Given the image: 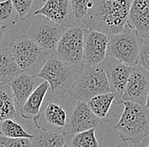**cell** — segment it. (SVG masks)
<instances>
[{"label": "cell", "instance_id": "obj_8", "mask_svg": "<svg viewBox=\"0 0 149 147\" xmlns=\"http://www.w3.org/2000/svg\"><path fill=\"white\" fill-rule=\"evenodd\" d=\"M82 25L83 23H78L66 28L54 52L63 60L75 65L83 63L85 27Z\"/></svg>", "mask_w": 149, "mask_h": 147}, {"label": "cell", "instance_id": "obj_11", "mask_svg": "<svg viewBox=\"0 0 149 147\" xmlns=\"http://www.w3.org/2000/svg\"><path fill=\"white\" fill-rule=\"evenodd\" d=\"M148 93L149 72L140 64L133 66L125 85L122 102L128 101L146 105Z\"/></svg>", "mask_w": 149, "mask_h": 147}, {"label": "cell", "instance_id": "obj_24", "mask_svg": "<svg viewBox=\"0 0 149 147\" xmlns=\"http://www.w3.org/2000/svg\"><path fill=\"white\" fill-rule=\"evenodd\" d=\"M96 129H91L79 132L72 135L67 146L70 147H98L99 143L96 136Z\"/></svg>", "mask_w": 149, "mask_h": 147}, {"label": "cell", "instance_id": "obj_18", "mask_svg": "<svg viewBox=\"0 0 149 147\" xmlns=\"http://www.w3.org/2000/svg\"><path fill=\"white\" fill-rule=\"evenodd\" d=\"M32 146L38 147H64L67 146L69 141L65 131L45 130L37 129L31 139Z\"/></svg>", "mask_w": 149, "mask_h": 147}, {"label": "cell", "instance_id": "obj_31", "mask_svg": "<svg viewBox=\"0 0 149 147\" xmlns=\"http://www.w3.org/2000/svg\"><path fill=\"white\" fill-rule=\"evenodd\" d=\"M148 146V147H149V143H148V145H147V146Z\"/></svg>", "mask_w": 149, "mask_h": 147}, {"label": "cell", "instance_id": "obj_4", "mask_svg": "<svg viewBox=\"0 0 149 147\" xmlns=\"http://www.w3.org/2000/svg\"><path fill=\"white\" fill-rule=\"evenodd\" d=\"M80 66L70 64L52 53L47 56L37 77L49 83L53 94L64 95L74 83Z\"/></svg>", "mask_w": 149, "mask_h": 147}, {"label": "cell", "instance_id": "obj_19", "mask_svg": "<svg viewBox=\"0 0 149 147\" xmlns=\"http://www.w3.org/2000/svg\"><path fill=\"white\" fill-rule=\"evenodd\" d=\"M22 72L15 59L8 48H0V82L9 83Z\"/></svg>", "mask_w": 149, "mask_h": 147}, {"label": "cell", "instance_id": "obj_20", "mask_svg": "<svg viewBox=\"0 0 149 147\" xmlns=\"http://www.w3.org/2000/svg\"><path fill=\"white\" fill-rule=\"evenodd\" d=\"M16 105L9 83L0 82V122L17 117Z\"/></svg>", "mask_w": 149, "mask_h": 147}, {"label": "cell", "instance_id": "obj_28", "mask_svg": "<svg viewBox=\"0 0 149 147\" xmlns=\"http://www.w3.org/2000/svg\"><path fill=\"white\" fill-rule=\"evenodd\" d=\"M139 64L149 72V34L144 37H139Z\"/></svg>", "mask_w": 149, "mask_h": 147}, {"label": "cell", "instance_id": "obj_3", "mask_svg": "<svg viewBox=\"0 0 149 147\" xmlns=\"http://www.w3.org/2000/svg\"><path fill=\"white\" fill-rule=\"evenodd\" d=\"M110 92L109 82L101 64L82 63L69 94L79 101H87L103 93Z\"/></svg>", "mask_w": 149, "mask_h": 147}, {"label": "cell", "instance_id": "obj_27", "mask_svg": "<svg viewBox=\"0 0 149 147\" xmlns=\"http://www.w3.org/2000/svg\"><path fill=\"white\" fill-rule=\"evenodd\" d=\"M32 146L31 139L10 138L0 134V147Z\"/></svg>", "mask_w": 149, "mask_h": 147}, {"label": "cell", "instance_id": "obj_30", "mask_svg": "<svg viewBox=\"0 0 149 147\" xmlns=\"http://www.w3.org/2000/svg\"><path fill=\"white\" fill-rule=\"evenodd\" d=\"M146 106H148V107H149V93H148V95L147 102H146Z\"/></svg>", "mask_w": 149, "mask_h": 147}, {"label": "cell", "instance_id": "obj_2", "mask_svg": "<svg viewBox=\"0 0 149 147\" xmlns=\"http://www.w3.org/2000/svg\"><path fill=\"white\" fill-rule=\"evenodd\" d=\"M124 110L113 132L124 142L137 144L149 136V107L132 101L122 102Z\"/></svg>", "mask_w": 149, "mask_h": 147}, {"label": "cell", "instance_id": "obj_16", "mask_svg": "<svg viewBox=\"0 0 149 147\" xmlns=\"http://www.w3.org/2000/svg\"><path fill=\"white\" fill-rule=\"evenodd\" d=\"M127 22L139 37L149 34V0H132Z\"/></svg>", "mask_w": 149, "mask_h": 147}, {"label": "cell", "instance_id": "obj_9", "mask_svg": "<svg viewBox=\"0 0 149 147\" xmlns=\"http://www.w3.org/2000/svg\"><path fill=\"white\" fill-rule=\"evenodd\" d=\"M101 65L107 74L110 86V92L115 94L117 104H121L125 85L133 66L124 64L109 55H107Z\"/></svg>", "mask_w": 149, "mask_h": 147}, {"label": "cell", "instance_id": "obj_1", "mask_svg": "<svg viewBox=\"0 0 149 147\" xmlns=\"http://www.w3.org/2000/svg\"><path fill=\"white\" fill-rule=\"evenodd\" d=\"M132 0H91L82 23L88 29L97 30L112 37L127 22Z\"/></svg>", "mask_w": 149, "mask_h": 147}, {"label": "cell", "instance_id": "obj_10", "mask_svg": "<svg viewBox=\"0 0 149 147\" xmlns=\"http://www.w3.org/2000/svg\"><path fill=\"white\" fill-rule=\"evenodd\" d=\"M109 38V35L102 32L85 28L83 63L101 64L107 56Z\"/></svg>", "mask_w": 149, "mask_h": 147}, {"label": "cell", "instance_id": "obj_21", "mask_svg": "<svg viewBox=\"0 0 149 147\" xmlns=\"http://www.w3.org/2000/svg\"><path fill=\"white\" fill-rule=\"evenodd\" d=\"M115 99L116 97L113 93H103L89 100L87 104L96 116L101 118L104 122L108 123L109 122L108 118L109 112Z\"/></svg>", "mask_w": 149, "mask_h": 147}, {"label": "cell", "instance_id": "obj_17", "mask_svg": "<svg viewBox=\"0 0 149 147\" xmlns=\"http://www.w3.org/2000/svg\"><path fill=\"white\" fill-rule=\"evenodd\" d=\"M49 89L50 85L45 80L37 86L19 109V114L22 118L33 120L37 117L41 111L45 96Z\"/></svg>", "mask_w": 149, "mask_h": 147}, {"label": "cell", "instance_id": "obj_5", "mask_svg": "<svg viewBox=\"0 0 149 147\" xmlns=\"http://www.w3.org/2000/svg\"><path fill=\"white\" fill-rule=\"evenodd\" d=\"M8 48L22 72L38 76L47 56L51 53L47 52L37 45L26 34H22L12 39Z\"/></svg>", "mask_w": 149, "mask_h": 147}, {"label": "cell", "instance_id": "obj_14", "mask_svg": "<svg viewBox=\"0 0 149 147\" xmlns=\"http://www.w3.org/2000/svg\"><path fill=\"white\" fill-rule=\"evenodd\" d=\"M68 115L60 104L49 101L42 105L39 115L33 119L37 129L63 131L68 124Z\"/></svg>", "mask_w": 149, "mask_h": 147}, {"label": "cell", "instance_id": "obj_12", "mask_svg": "<svg viewBox=\"0 0 149 147\" xmlns=\"http://www.w3.org/2000/svg\"><path fill=\"white\" fill-rule=\"evenodd\" d=\"M104 122L93 113L87 102L78 101L70 116L65 132L67 135L72 136L87 129H97Z\"/></svg>", "mask_w": 149, "mask_h": 147}, {"label": "cell", "instance_id": "obj_15", "mask_svg": "<svg viewBox=\"0 0 149 147\" xmlns=\"http://www.w3.org/2000/svg\"><path fill=\"white\" fill-rule=\"evenodd\" d=\"M38 77H35L27 72H20L17 75L10 83V88L12 89L15 105L19 108L24 105L28 97L31 94L37 87L41 83Z\"/></svg>", "mask_w": 149, "mask_h": 147}, {"label": "cell", "instance_id": "obj_6", "mask_svg": "<svg viewBox=\"0 0 149 147\" xmlns=\"http://www.w3.org/2000/svg\"><path fill=\"white\" fill-rule=\"evenodd\" d=\"M140 39L136 30L126 22L124 28L109 38L108 53L130 66L139 64Z\"/></svg>", "mask_w": 149, "mask_h": 147}, {"label": "cell", "instance_id": "obj_23", "mask_svg": "<svg viewBox=\"0 0 149 147\" xmlns=\"http://www.w3.org/2000/svg\"><path fill=\"white\" fill-rule=\"evenodd\" d=\"M18 20H19L18 14L15 9L12 0L0 1V26L12 29Z\"/></svg>", "mask_w": 149, "mask_h": 147}, {"label": "cell", "instance_id": "obj_29", "mask_svg": "<svg viewBox=\"0 0 149 147\" xmlns=\"http://www.w3.org/2000/svg\"><path fill=\"white\" fill-rule=\"evenodd\" d=\"M8 31H9V29L6 27L0 26V47H2V44L5 39V35H6Z\"/></svg>", "mask_w": 149, "mask_h": 147}, {"label": "cell", "instance_id": "obj_22", "mask_svg": "<svg viewBox=\"0 0 149 147\" xmlns=\"http://www.w3.org/2000/svg\"><path fill=\"white\" fill-rule=\"evenodd\" d=\"M0 134L10 138H33V134L26 131L23 125L12 118L0 122Z\"/></svg>", "mask_w": 149, "mask_h": 147}, {"label": "cell", "instance_id": "obj_7", "mask_svg": "<svg viewBox=\"0 0 149 147\" xmlns=\"http://www.w3.org/2000/svg\"><path fill=\"white\" fill-rule=\"evenodd\" d=\"M26 35L37 45L49 53H54L66 27L42 15H36Z\"/></svg>", "mask_w": 149, "mask_h": 147}, {"label": "cell", "instance_id": "obj_13", "mask_svg": "<svg viewBox=\"0 0 149 147\" xmlns=\"http://www.w3.org/2000/svg\"><path fill=\"white\" fill-rule=\"evenodd\" d=\"M42 15L66 28L77 24L71 0H42V5L32 15Z\"/></svg>", "mask_w": 149, "mask_h": 147}, {"label": "cell", "instance_id": "obj_26", "mask_svg": "<svg viewBox=\"0 0 149 147\" xmlns=\"http://www.w3.org/2000/svg\"><path fill=\"white\" fill-rule=\"evenodd\" d=\"M91 0H71L72 8L77 24L82 23L83 19L88 13Z\"/></svg>", "mask_w": 149, "mask_h": 147}, {"label": "cell", "instance_id": "obj_25", "mask_svg": "<svg viewBox=\"0 0 149 147\" xmlns=\"http://www.w3.org/2000/svg\"><path fill=\"white\" fill-rule=\"evenodd\" d=\"M19 20H25L37 10V0H12Z\"/></svg>", "mask_w": 149, "mask_h": 147}]
</instances>
